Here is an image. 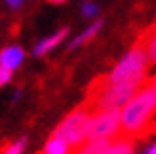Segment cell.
<instances>
[{
    "instance_id": "obj_2",
    "label": "cell",
    "mask_w": 156,
    "mask_h": 154,
    "mask_svg": "<svg viewBox=\"0 0 156 154\" xmlns=\"http://www.w3.org/2000/svg\"><path fill=\"white\" fill-rule=\"evenodd\" d=\"M148 68H150V60L146 49L140 43H133L129 54L109 74H105V82L111 86V84L129 82V80H148Z\"/></svg>"
},
{
    "instance_id": "obj_6",
    "label": "cell",
    "mask_w": 156,
    "mask_h": 154,
    "mask_svg": "<svg viewBox=\"0 0 156 154\" xmlns=\"http://www.w3.org/2000/svg\"><path fill=\"white\" fill-rule=\"evenodd\" d=\"M76 150L66 142L64 138H58V136H51V138L45 142V146L41 150V154H74Z\"/></svg>"
},
{
    "instance_id": "obj_16",
    "label": "cell",
    "mask_w": 156,
    "mask_h": 154,
    "mask_svg": "<svg viewBox=\"0 0 156 154\" xmlns=\"http://www.w3.org/2000/svg\"><path fill=\"white\" fill-rule=\"evenodd\" d=\"M148 84H150V86H154V88H156V76H154V78H148Z\"/></svg>"
},
{
    "instance_id": "obj_4",
    "label": "cell",
    "mask_w": 156,
    "mask_h": 154,
    "mask_svg": "<svg viewBox=\"0 0 156 154\" xmlns=\"http://www.w3.org/2000/svg\"><path fill=\"white\" fill-rule=\"evenodd\" d=\"M121 130V113L119 109H105L94 113L88 125L86 142L90 140H103V138H115Z\"/></svg>"
},
{
    "instance_id": "obj_1",
    "label": "cell",
    "mask_w": 156,
    "mask_h": 154,
    "mask_svg": "<svg viewBox=\"0 0 156 154\" xmlns=\"http://www.w3.org/2000/svg\"><path fill=\"white\" fill-rule=\"evenodd\" d=\"M156 113V88L146 82L121 111V130L117 136L125 138H144L152 134V117Z\"/></svg>"
},
{
    "instance_id": "obj_19",
    "label": "cell",
    "mask_w": 156,
    "mask_h": 154,
    "mask_svg": "<svg viewBox=\"0 0 156 154\" xmlns=\"http://www.w3.org/2000/svg\"><path fill=\"white\" fill-rule=\"evenodd\" d=\"M39 154H41V152H39Z\"/></svg>"
},
{
    "instance_id": "obj_13",
    "label": "cell",
    "mask_w": 156,
    "mask_h": 154,
    "mask_svg": "<svg viewBox=\"0 0 156 154\" xmlns=\"http://www.w3.org/2000/svg\"><path fill=\"white\" fill-rule=\"evenodd\" d=\"M10 72H12L10 68H6V66H2V64H0V86L6 84L8 80H10Z\"/></svg>"
},
{
    "instance_id": "obj_14",
    "label": "cell",
    "mask_w": 156,
    "mask_h": 154,
    "mask_svg": "<svg viewBox=\"0 0 156 154\" xmlns=\"http://www.w3.org/2000/svg\"><path fill=\"white\" fill-rule=\"evenodd\" d=\"M94 13H97V6H94V4H90V2H86L84 8H82V15H84V16H93Z\"/></svg>"
},
{
    "instance_id": "obj_11",
    "label": "cell",
    "mask_w": 156,
    "mask_h": 154,
    "mask_svg": "<svg viewBox=\"0 0 156 154\" xmlns=\"http://www.w3.org/2000/svg\"><path fill=\"white\" fill-rule=\"evenodd\" d=\"M101 29V23H94L93 27H90V29L86 31L84 35H80V37L76 39V41H74V43H72V47H76V45H80V43H86V41H88V39H93L94 37V33H97V31Z\"/></svg>"
},
{
    "instance_id": "obj_18",
    "label": "cell",
    "mask_w": 156,
    "mask_h": 154,
    "mask_svg": "<svg viewBox=\"0 0 156 154\" xmlns=\"http://www.w3.org/2000/svg\"><path fill=\"white\" fill-rule=\"evenodd\" d=\"M148 154H156V144H154V146H152V148L148 150Z\"/></svg>"
},
{
    "instance_id": "obj_3",
    "label": "cell",
    "mask_w": 156,
    "mask_h": 154,
    "mask_svg": "<svg viewBox=\"0 0 156 154\" xmlns=\"http://www.w3.org/2000/svg\"><path fill=\"white\" fill-rule=\"evenodd\" d=\"M93 115H94V109L84 101L82 105H78L70 115L55 127V131L51 136L64 138L74 150H78V148H82L86 144V134H88V125H90Z\"/></svg>"
},
{
    "instance_id": "obj_10",
    "label": "cell",
    "mask_w": 156,
    "mask_h": 154,
    "mask_svg": "<svg viewBox=\"0 0 156 154\" xmlns=\"http://www.w3.org/2000/svg\"><path fill=\"white\" fill-rule=\"evenodd\" d=\"M66 33H68V29H60L55 35H51V37H47L45 41H41L37 47H35V56H43V54H47L51 47H55L60 41H62L64 37H66Z\"/></svg>"
},
{
    "instance_id": "obj_8",
    "label": "cell",
    "mask_w": 156,
    "mask_h": 154,
    "mask_svg": "<svg viewBox=\"0 0 156 154\" xmlns=\"http://www.w3.org/2000/svg\"><path fill=\"white\" fill-rule=\"evenodd\" d=\"M107 154H133V138L115 136V140H111Z\"/></svg>"
},
{
    "instance_id": "obj_7",
    "label": "cell",
    "mask_w": 156,
    "mask_h": 154,
    "mask_svg": "<svg viewBox=\"0 0 156 154\" xmlns=\"http://www.w3.org/2000/svg\"><path fill=\"white\" fill-rule=\"evenodd\" d=\"M23 58H25V54H23L21 47H6V49L0 52V64L10 68V70H15L23 62Z\"/></svg>"
},
{
    "instance_id": "obj_5",
    "label": "cell",
    "mask_w": 156,
    "mask_h": 154,
    "mask_svg": "<svg viewBox=\"0 0 156 154\" xmlns=\"http://www.w3.org/2000/svg\"><path fill=\"white\" fill-rule=\"evenodd\" d=\"M136 43H140V45L146 49L148 60H150V66H156V23L150 25L148 29L136 39Z\"/></svg>"
},
{
    "instance_id": "obj_12",
    "label": "cell",
    "mask_w": 156,
    "mask_h": 154,
    "mask_svg": "<svg viewBox=\"0 0 156 154\" xmlns=\"http://www.w3.org/2000/svg\"><path fill=\"white\" fill-rule=\"evenodd\" d=\"M23 146H25V142L21 140V142H16V144H10L8 148H4V152H2V154H21V152H23Z\"/></svg>"
},
{
    "instance_id": "obj_17",
    "label": "cell",
    "mask_w": 156,
    "mask_h": 154,
    "mask_svg": "<svg viewBox=\"0 0 156 154\" xmlns=\"http://www.w3.org/2000/svg\"><path fill=\"white\" fill-rule=\"evenodd\" d=\"M47 2H51V4H62V2H66V0H47Z\"/></svg>"
},
{
    "instance_id": "obj_9",
    "label": "cell",
    "mask_w": 156,
    "mask_h": 154,
    "mask_svg": "<svg viewBox=\"0 0 156 154\" xmlns=\"http://www.w3.org/2000/svg\"><path fill=\"white\" fill-rule=\"evenodd\" d=\"M111 146V138H103V140H90V142H86L82 150L76 154H107Z\"/></svg>"
},
{
    "instance_id": "obj_15",
    "label": "cell",
    "mask_w": 156,
    "mask_h": 154,
    "mask_svg": "<svg viewBox=\"0 0 156 154\" xmlns=\"http://www.w3.org/2000/svg\"><path fill=\"white\" fill-rule=\"evenodd\" d=\"M6 2H8L12 8H16V6H21V2H23V0H6Z\"/></svg>"
}]
</instances>
